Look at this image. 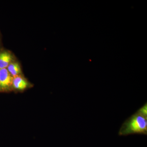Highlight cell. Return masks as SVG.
I'll list each match as a JSON object with an SVG mask.
<instances>
[{
  "instance_id": "obj_5",
  "label": "cell",
  "mask_w": 147,
  "mask_h": 147,
  "mask_svg": "<svg viewBox=\"0 0 147 147\" xmlns=\"http://www.w3.org/2000/svg\"><path fill=\"white\" fill-rule=\"evenodd\" d=\"M7 70L12 77L19 76L21 73V69L20 65L18 62H13L11 63L7 67Z\"/></svg>"
},
{
  "instance_id": "obj_3",
  "label": "cell",
  "mask_w": 147,
  "mask_h": 147,
  "mask_svg": "<svg viewBox=\"0 0 147 147\" xmlns=\"http://www.w3.org/2000/svg\"><path fill=\"white\" fill-rule=\"evenodd\" d=\"M12 61L13 57L9 52L3 51L0 53V69L5 68Z\"/></svg>"
},
{
  "instance_id": "obj_4",
  "label": "cell",
  "mask_w": 147,
  "mask_h": 147,
  "mask_svg": "<svg viewBox=\"0 0 147 147\" xmlns=\"http://www.w3.org/2000/svg\"><path fill=\"white\" fill-rule=\"evenodd\" d=\"M28 83L26 79L21 75L14 77L13 80L12 86L14 88L19 90H23L26 88Z\"/></svg>"
},
{
  "instance_id": "obj_1",
  "label": "cell",
  "mask_w": 147,
  "mask_h": 147,
  "mask_svg": "<svg viewBox=\"0 0 147 147\" xmlns=\"http://www.w3.org/2000/svg\"><path fill=\"white\" fill-rule=\"evenodd\" d=\"M134 134L147 135V116L137 110L124 122L118 132L120 136Z\"/></svg>"
},
{
  "instance_id": "obj_2",
  "label": "cell",
  "mask_w": 147,
  "mask_h": 147,
  "mask_svg": "<svg viewBox=\"0 0 147 147\" xmlns=\"http://www.w3.org/2000/svg\"><path fill=\"white\" fill-rule=\"evenodd\" d=\"M13 78L6 68L0 69V88L7 90L12 86Z\"/></svg>"
},
{
  "instance_id": "obj_6",
  "label": "cell",
  "mask_w": 147,
  "mask_h": 147,
  "mask_svg": "<svg viewBox=\"0 0 147 147\" xmlns=\"http://www.w3.org/2000/svg\"><path fill=\"white\" fill-rule=\"evenodd\" d=\"M137 111L143 115L147 116V102L145 103L144 105L142 106L141 108H139Z\"/></svg>"
}]
</instances>
